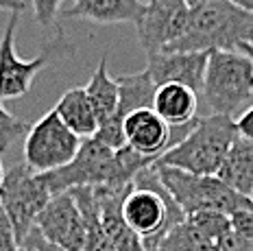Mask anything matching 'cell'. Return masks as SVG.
I'll return each instance as SVG.
<instances>
[{"label":"cell","mask_w":253,"mask_h":251,"mask_svg":"<svg viewBox=\"0 0 253 251\" xmlns=\"http://www.w3.org/2000/svg\"><path fill=\"white\" fill-rule=\"evenodd\" d=\"M155 164V160L135 153L129 146L114 151L101 144L96 138L81 142L75 160L59 170L40 175L50 197L70 192L75 188H96V186H129L144 168Z\"/></svg>","instance_id":"6da1fadb"},{"label":"cell","mask_w":253,"mask_h":251,"mask_svg":"<svg viewBox=\"0 0 253 251\" xmlns=\"http://www.w3.org/2000/svg\"><path fill=\"white\" fill-rule=\"evenodd\" d=\"M190 22L183 38L166 53H212L236 50L242 44L253 46V11L231 2L188 0Z\"/></svg>","instance_id":"7a4b0ae2"},{"label":"cell","mask_w":253,"mask_h":251,"mask_svg":"<svg viewBox=\"0 0 253 251\" xmlns=\"http://www.w3.org/2000/svg\"><path fill=\"white\" fill-rule=\"evenodd\" d=\"M123 218L142 238L144 249L155 251L162 238L175 225L186 221V214L162 184L153 164L135 177L126 197L123 199Z\"/></svg>","instance_id":"3957f363"},{"label":"cell","mask_w":253,"mask_h":251,"mask_svg":"<svg viewBox=\"0 0 253 251\" xmlns=\"http://www.w3.org/2000/svg\"><path fill=\"white\" fill-rule=\"evenodd\" d=\"M236 123L229 116L208 114L192 123L190 131L170 146L155 164L192 172V175H218L236 142Z\"/></svg>","instance_id":"277c9868"},{"label":"cell","mask_w":253,"mask_h":251,"mask_svg":"<svg viewBox=\"0 0 253 251\" xmlns=\"http://www.w3.org/2000/svg\"><path fill=\"white\" fill-rule=\"evenodd\" d=\"M155 170L186 216L199 212H218L231 216L240 210L253 208L249 197L227 186L218 175H192V172L160 164H155Z\"/></svg>","instance_id":"5b68a950"},{"label":"cell","mask_w":253,"mask_h":251,"mask_svg":"<svg viewBox=\"0 0 253 251\" xmlns=\"http://www.w3.org/2000/svg\"><path fill=\"white\" fill-rule=\"evenodd\" d=\"M201 94L212 114L240 116L253 103V61L238 50H212Z\"/></svg>","instance_id":"8992f818"},{"label":"cell","mask_w":253,"mask_h":251,"mask_svg":"<svg viewBox=\"0 0 253 251\" xmlns=\"http://www.w3.org/2000/svg\"><path fill=\"white\" fill-rule=\"evenodd\" d=\"M20 22V13L9 15V22L0 38V101H11V98L26 96L31 92L35 77L52 64V59L75 55V44L66 40L63 31L59 29L55 40H50L44 46V50L33 59H22L15 53V29Z\"/></svg>","instance_id":"52a82bcc"},{"label":"cell","mask_w":253,"mask_h":251,"mask_svg":"<svg viewBox=\"0 0 253 251\" xmlns=\"http://www.w3.org/2000/svg\"><path fill=\"white\" fill-rule=\"evenodd\" d=\"M50 199L48 188L44 186L40 175L31 170L24 162L4 170V179L0 186V206L13 225L20 247L35 227L40 212L48 206Z\"/></svg>","instance_id":"ba28073f"},{"label":"cell","mask_w":253,"mask_h":251,"mask_svg":"<svg viewBox=\"0 0 253 251\" xmlns=\"http://www.w3.org/2000/svg\"><path fill=\"white\" fill-rule=\"evenodd\" d=\"M83 140L59 120L55 109L31 125L24 138V164L38 175L68 166L81 149Z\"/></svg>","instance_id":"9c48e42d"},{"label":"cell","mask_w":253,"mask_h":251,"mask_svg":"<svg viewBox=\"0 0 253 251\" xmlns=\"http://www.w3.org/2000/svg\"><path fill=\"white\" fill-rule=\"evenodd\" d=\"M190 22L188 0H153L146 4L138 27V40L146 55L166 53L183 38Z\"/></svg>","instance_id":"30bf717a"},{"label":"cell","mask_w":253,"mask_h":251,"mask_svg":"<svg viewBox=\"0 0 253 251\" xmlns=\"http://www.w3.org/2000/svg\"><path fill=\"white\" fill-rule=\"evenodd\" d=\"M35 229L50 245L66 251H85V223L70 192L55 195L40 212Z\"/></svg>","instance_id":"8fae6325"},{"label":"cell","mask_w":253,"mask_h":251,"mask_svg":"<svg viewBox=\"0 0 253 251\" xmlns=\"http://www.w3.org/2000/svg\"><path fill=\"white\" fill-rule=\"evenodd\" d=\"M192 125L183 129H170L168 125L153 112L151 107L131 112L129 116L123 120L125 129V142L129 149H133L135 153L144 155L151 160H160L170 146H175L179 140L183 138Z\"/></svg>","instance_id":"7c38bea8"},{"label":"cell","mask_w":253,"mask_h":251,"mask_svg":"<svg viewBox=\"0 0 253 251\" xmlns=\"http://www.w3.org/2000/svg\"><path fill=\"white\" fill-rule=\"evenodd\" d=\"M210 53H155L146 55V68L157 87L162 85H186L194 92L203 90L205 70Z\"/></svg>","instance_id":"4fadbf2b"},{"label":"cell","mask_w":253,"mask_h":251,"mask_svg":"<svg viewBox=\"0 0 253 251\" xmlns=\"http://www.w3.org/2000/svg\"><path fill=\"white\" fill-rule=\"evenodd\" d=\"M129 186H96L94 197L101 210V225L105 236L116 247V251H146L144 243L123 218V199L129 192Z\"/></svg>","instance_id":"5bb4252c"},{"label":"cell","mask_w":253,"mask_h":251,"mask_svg":"<svg viewBox=\"0 0 253 251\" xmlns=\"http://www.w3.org/2000/svg\"><path fill=\"white\" fill-rule=\"evenodd\" d=\"M144 11L146 4L142 0H75L72 7L61 11V15L96 24H138Z\"/></svg>","instance_id":"9a60e30c"},{"label":"cell","mask_w":253,"mask_h":251,"mask_svg":"<svg viewBox=\"0 0 253 251\" xmlns=\"http://www.w3.org/2000/svg\"><path fill=\"white\" fill-rule=\"evenodd\" d=\"M153 112L170 129H183L199 118V94L186 85H162L153 98Z\"/></svg>","instance_id":"2e32d148"},{"label":"cell","mask_w":253,"mask_h":251,"mask_svg":"<svg viewBox=\"0 0 253 251\" xmlns=\"http://www.w3.org/2000/svg\"><path fill=\"white\" fill-rule=\"evenodd\" d=\"M55 114L59 120L70 129L72 133H77L81 140L94 138L98 131V118L94 112L92 103H89L85 87H72L57 101Z\"/></svg>","instance_id":"e0dca14e"},{"label":"cell","mask_w":253,"mask_h":251,"mask_svg":"<svg viewBox=\"0 0 253 251\" xmlns=\"http://www.w3.org/2000/svg\"><path fill=\"white\" fill-rule=\"evenodd\" d=\"M85 94H87L89 103H92L94 112H96L98 127L116 116L118 103H120V90H118L116 77H112L107 70V50L103 53L92 79H89V83L85 85Z\"/></svg>","instance_id":"ac0fdd59"},{"label":"cell","mask_w":253,"mask_h":251,"mask_svg":"<svg viewBox=\"0 0 253 251\" xmlns=\"http://www.w3.org/2000/svg\"><path fill=\"white\" fill-rule=\"evenodd\" d=\"M116 81H118V90H120V103H118V112L112 118L114 123L123 125V120L131 112L153 107L157 85L146 70L133 72V75H120V77H116Z\"/></svg>","instance_id":"d6986e66"},{"label":"cell","mask_w":253,"mask_h":251,"mask_svg":"<svg viewBox=\"0 0 253 251\" xmlns=\"http://www.w3.org/2000/svg\"><path fill=\"white\" fill-rule=\"evenodd\" d=\"M218 177L240 195L249 197V192L253 190V142L236 138L227 153V160L218 170Z\"/></svg>","instance_id":"ffe728a7"},{"label":"cell","mask_w":253,"mask_h":251,"mask_svg":"<svg viewBox=\"0 0 253 251\" xmlns=\"http://www.w3.org/2000/svg\"><path fill=\"white\" fill-rule=\"evenodd\" d=\"M70 195L75 197L83 223H85V251H116V247L103 232L101 210H98V201L94 197V188H75L70 190Z\"/></svg>","instance_id":"44dd1931"},{"label":"cell","mask_w":253,"mask_h":251,"mask_svg":"<svg viewBox=\"0 0 253 251\" xmlns=\"http://www.w3.org/2000/svg\"><path fill=\"white\" fill-rule=\"evenodd\" d=\"M214 247L216 245L212 240L205 238L186 216V221L175 225V227L162 238V243L157 245L155 251H214Z\"/></svg>","instance_id":"7402d4cb"},{"label":"cell","mask_w":253,"mask_h":251,"mask_svg":"<svg viewBox=\"0 0 253 251\" xmlns=\"http://www.w3.org/2000/svg\"><path fill=\"white\" fill-rule=\"evenodd\" d=\"M26 131H29V127L24 120L15 118L9 109L2 107V101H0V153H4Z\"/></svg>","instance_id":"603a6c76"},{"label":"cell","mask_w":253,"mask_h":251,"mask_svg":"<svg viewBox=\"0 0 253 251\" xmlns=\"http://www.w3.org/2000/svg\"><path fill=\"white\" fill-rule=\"evenodd\" d=\"M63 0H31L33 7V18L42 29H50L55 24L57 15H59V7Z\"/></svg>","instance_id":"cb8c5ba5"},{"label":"cell","mask_w":253,"mask_h":251,"mask_svg":"<svg viewBox=\"0 0 253 251\" xmlns=\"http://www.w3.org/2000/svg\"><path fill=\"white\" fill-rule=\"evenodd\" d=\"M229 227L236 236L253 240V208L251 210H240L229 216Z\"/></svg>","instance_id":"d4e9b609"},{"label":"cell","mask_w":253,"mask_h":251,"mask_svg":"<svg viewBox=\"0 0 253 251\" xmlns=\"http://www.w3.org/2000/svg\"><path fill=\"white\" fill-rule=\"evenodd\" d=\"M0 251H20V243L15 236V229L9 221L7 212L0 206Z\"/></svg>","instance_id":"484cf974"},{"label":"cell","mask_w":253,"mask_h":251,"mask_svg":"<svg viewBox=\"0 0 253 251\" xmlns=\"http://www.w3.org/2000/svg\"><path fill=\"white\" fill-rule=\"evenodd\" d=\"M20 249H22V251H66V249L57 247V245L46 243V240L42 238V234L35 227L31 229V234L24 238V243H22V247H20Z\"/></svg>","instance_id":"4316f807"},{"label":"cell","mask_w":253,"mask_h":251,"mask_svg":"<svg viewBox=\"0 0 253 251\" xmlns=\"http://www.w3.org/2000/svg\"><path fill=\"white\" fill-rule=\"evenodd\" d=\"M234 123H236V133H238V138L253 142V105L249 109H245Z\"/></svg>","instance_id":"83f0119b"},{"label":"cell","mask_w":253,"mask_h":251,"mask_svg":"<svg viewBox=\"0 0 253 251\" xmlns=\"http://www.w3.org/2000/svg\"><path fill=\"white\" fill-rule=\"evenodd\" d=\"M26 9L24 0H0V11H11V13H22Z\"/></svg>","instance_id":"f1b7e54d"},{"label":"cell","mask_w":253,"mask_h":251,"mask_svg":"<svg viewBox=\"0 0 253 251\" xmlns=\"http://www.w3.org/2000/svg\"><path fill=\"white\" fill-rule=\"evenodd\" d=\"M205 2H231V4H240V7L253 11V0H205Z\"/></svg>","instance_id":"f546056e"},{"label":"cell","mask_w":253,"mask_h":251,"mask_svg":"<svg viewBox=\"0 0 253 251\" xmlns=\"http://www.w3.org/2000/svg\"><path fill=\"white\" fill-rule=\"evenodd\" d=\"M238 53H242V55H247L249 57V59L253 61V46L251 44H242L240 48H238Z\"/></svg>","instance_id":"4dcf8cb0"},{"label":"cell","mask_w":253,"mask_h":251,"mask_svg":"<svg viewBox=\"0 0 253 251\" xmlns=\"http://www.w3.org/2000/svg\"><path fill=\"white\" fill-rule=\"evenodd\" d=\"M2 179H4V168H2V162H0V186H2Z\"/></svg>","instance_id":"1f68e13d"},{"label":"cell","mask_w":253,"mask_h":251,"mask_svg":"<svg viewBox=\"0 0 253 251\" xmlns=\"http://www.w3.org/2000/svg\"><path fill=\"white\" fill-rule=\"evenodd\" d=\"M249 199H251V203H253V190L249 192Z\"/></svg>","instance_id":"d6a6232c"},{"label":"cell","mask_w":253,"mask_h":251,"mask_svg":"<svg viewBox=\"0 0 253 251\" xmlns=\"http://www.w3.org/2000/svg\"><path fill=\"white\" fill-rule=\"evenodd\" d=\"M142 2H144V4H149V2H153V0H142Z\"/></svg>","instance_id":"836d02e7"},{"label":"cell","mask_w":253,"mask_h":251,"mask_svg":"<svg viewBox=\"0 0 253 251\" xmlns=\"http://www.w3.org/2000/svg\"><path fill=\"white\" fill-rule=\"evenodd\" d=\"M20 251H22V249H20Z\"/></svg>","instance_id":"e575fe53"}]
</instances>
